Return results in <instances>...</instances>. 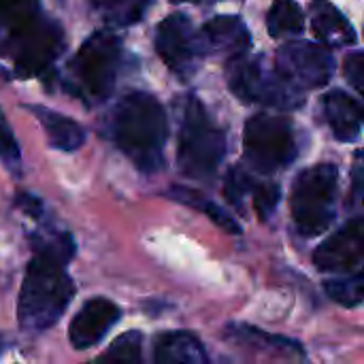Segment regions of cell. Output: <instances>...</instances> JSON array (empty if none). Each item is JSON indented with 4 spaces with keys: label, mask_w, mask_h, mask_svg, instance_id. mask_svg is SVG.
I'll use <instances>...</instances> for the list:
<instances>
[{
    "label": "cell",
    "mask_w": 364,
    "mask_h": 364,
    "mask_svg": "<svg viewBox=\"0 0 364 364\" xmlns=\"http://www.w3.org/2000/svg\"><path fill=\"white\" fill-rule=\"evenodd\" d=\"M34 256L28 262L17 301V322L26 333L51 328L75 296V284L66 271L77 247L68 232H38L30 237Z\"/></svg>",
    "instance_id": "6da1fadb"
},
{
    "label": "cell",
    "mask_w": 364,
    "mask_h": 364,
    "mask_svg": "<svg viewBox=\"0 0 364 364\" xmlns=\"http://www.w3.org/2000/svg\"><path fill=\"white\" fill-rule=\"evenodd\" d=\"M226 81L237 98L271 109H299L305 102V92L290 85L277 70H271L262 55L239 53L228 58Z\"/></svg>",
    "instance_id": "8992f818"
},
{
    "label": "cell",
    "mask_w": 364,
    "mask_h": 364,
    "mask_svg": "<svg viewBox=\"0 0 364 364\" xmlns=\"http://www.w3.org/2000/svg\"><path fill=\"white\" fill-rule=\"evenodd\" d=\"M166 196L173 198V200H177V203H181V205H186V207H192V209H196V211H203V213H205L215 226H220L222 230H226V232H230V235H241L239 222H237L228 211H224L220 205H215L213 200L205 198L200 192H196V190H192V188H183V186H173V188L168 190Z\"/></svg>",
    "instance_id": "d6986e66"
},
{
    "label": "cell",
    "mask_w": 364,
    "mask_h": 364,
    "mask_svg": "<svg viewBox=\"0 0 364 364\" xmlns=\"http://www.w3.org/2000/svg\"><path fill=\"white\" fill-rule=\"evenodd\" d=\"M226 339L245 346V348H254L267 354H275V356H301L305 358V352L301 348L299 341L288 339V337H279V335H271L267 331H260L256 326L250 324H228L226 326Z\"/></svg>",
    "instance_id": "e0dca14e"
},
{
    "label": "cell",
    "mask_w": 364,
    "mask_h": 364,
    "mask_svg": "<svg viewBox=\"0 0 364 364\" xmlns=\"http://www.w3.org/2000/svg\"><path fill=\"white\" fill-rule=\"evenodd\" d=\"M254 179L250 177V173L241 166H232L226 175V183H224V196L226 200L243 213L245 209V196L252 194V188H254Z\"/></svg>",
    "instance_id": "cb8c5ba5"
},
{
    "label": "cell",
    "mask_w": 364,
    "mask_h": 364,
    "mask_svg": "<svg viewBox=\"0 0 364 364\" xmlns=\"http://www.w3.org/2000/svg\"><path fill=\"white\" fill-rule=\"evenodd\" d=\"M363 51H354L348 60H346V66H343V70H346V79L352 83V87L358 92V94H363L364 92V60H363Z\"/></svg>",
    "instance_id": "4316f807"
},
{
    "label": "cell",
    "mask_w": 364,
    "mask_h": 364,
    "mask_svg": "<svg viewBox=\"0 0 364 364\" xmlns=\"http://www.w3.org/2000/svg\"><path fill=\"white\" fill-rule=\"evenodd\" d=\"M324 290H326L328 299L335 301L337 305L354 309L363 303L364 299L363 271H356L352 275L348 273V277H339V279H326Z\"/></svg>",
    "instance_id": "7402d4cb"
},
{
    "label": "cell",
    "mask_w": 364,
    "mask_h": 364,
    "mask_svg": "<svg viewBox=\"0 0 364 364\" xmlns=\"http://www.w3.org/2000/svg\"><path fill=\"white\" fill-rule=\"evenodd\" d=\"M252 196H254V209L258 213L260 220H269L279 200H282V188L273 181H262V183H254L252 188Z\"/></svg>",
    "instance_id": "d4e9b609"
},
{
    "label": "cell",
    "mask_w": 364,
    "mask_h": 364,
    "mask_svg": "<svg viewBox=\"0 0 364 364\" xmlns=\"http://www.w3.org/2000/svg\"><path fill=\"white\" fill-rule=\"evenodd\" d=\"M2 350H4V343H2V337H0V354H2Z\"/></svg>",
    "instance_id": "4dcf8cb0"
},
{
    "label": "cell",
    "mask_w": 364,
    "mask_h": 364,
    "mask_svg": "<svg viewBox=\"0 0 364 364\" xmlns=\"http://www.w3.org/2000/svg\"><path fill=\"white\" fill-rule=\"evenodd\" d=\"M154 360L156 363H186L203 364L207 363V352L203 343L186 331H171L156 337L154 343Z\"/></svg>",
    "instance_id": "ac0fdd59"
},
{
    "label": "cell",
    "mask_w": 364,
    "mask_h": 364,
    "mask_svg": "<svg viewBox=\"0 0 364 364\" xmlns=\"http://www.w3.org/2000/svg\"><path fill=\"white\" fill-rule=\"evenodd\" d=\"M200 38L205 43V49L235 58L239 53H245L252 47V34L245 26V21L237 15H218L209 21H205L200 30Z\"/></svg>",
    "instance_id": "4fadbf2b"
},
{
    "label": "cell",
    "mask_w": 364,
    "mask_h": 364,
    "mask_svg": "<svg viewBox=\"0 0 364 364\" xmlns=\"http://www.w3.org/2000/svg\"><path fill=\"white\" fill-rule=\"evenodd\" d=\"M0 160L6 164H17L19 162V147L15 141V134L6 122V117L0 111Z\"/></svg>",
    "instance_id": "484cf974"
},
{
    "label": "cell",
    "mask_w": 364,
    "mask_h": 364,
    "mask_svg": "<svg viewBox=\"0 0 364 364\" xmlns=\"http://www.w3.org/2000/svg\"><path fill=\"white\" fill-rule=\"evenodd\" d=\"M364 239H363V218L356 215L350 220L341 230L331 235L316 252L314 264L322 273L343 275L363 271Z\"/></svg>",
    "instance_id": "8fae6325"
},
{
    "label": "cell",
    "mask_w": 364,
    "mask_h": 364,
    "mask_svg": "<svg viewBox=\"0 0 364 364\" xmlns=\"http://www.w3.org/2000/svg\"><path fill=\"white\" fill-rule=\"evenodd\" d=\"M122 309L109 299L87 301L68 326V341L75 350H87L98 346L107 333L119 322Z\"/></svg>",
    "instance_id": "7c38bea8"
},
{
    "label": "cell",
    "mask_w": 364,
    "mask_h": 364,
    "mask_svg": "<svg viewBox=\"0 0 364 364\" xmlns=\"http://www.w3.org/2000/svg\"><path fill=\"white\" fill-rule=\"evenodd\" d=\"M322 105L333 134L343 143L358 141L363 132V105L343 90H331Z\"/></svg>",
    "instance_id": "9a60e30c"
},
{
    "label": "cell",
    "mask_w": 364,
    "mask_h": 364,
    "mask_svg": "<svg viewBox=\"0 0 364 364\" xmlns=\"http://www.w3.org/2000/svg\"><path fill=\"white\" fill-rule=\"evenodd\" d=\"M111 136L141 173L151 175L164 166L168 122L164 107L149 92L132 90L117 102Z\"/></svg>",
    "instance_id": "3957f363"
},
{
    "label": "cell",
    "mask_w": 364,
    "mask_h": 364,
    "mask_svg": "<svg viewBox=\"0 0 364 364\" xmlns=\"http://www.w3.org/2000/svg\"><path fill=\"white\" fill-rule=\"evenodd\" d=\"M17 205H19L21 211H26V213H28L30 218H34L36 222H41L43 215H45L41 198L32 196L30 192H19V194H17Z\"/></svg>",
    "instance_id": "83f0119b"
},
{
    "label": "cell",
    "mask_w": 364,
    "mask_h": 364,
    "mask_svg": "<svg viewBox=\"0 0 364 364\" xmlns=\"http://www.w3.org/2000/svg\"><path fill=\"white\" fill-rule=\"evenodd\" d=\"M171 2H194V4H211V2H218V0H171Z\"/></svg>",
    "instance_id": "f546056e"
},
{
    "label": "cell",
    "mask_w": 364,
    "mask_h": 364,
    "mask_svg": "<svg viewBox=\"0 0 364 364\" xmlns=\"http://www.w3.org/2000/svg\"><path fill=\"white\" fill-rule=\"evenodd\" d=\"M275 70L301 92L318 90L333 79L335 58L322 43L288 38V43L277 51Z\"/></svg>",
    "instance_id": "30bf717a"
},
{
    "label": "cell",
    "mask_w": 364,
    "mask_h": 364,
    "mask_svg": "<svg viewBox=\"0 0 364 364\" xmlns=\"http://www.w3.org/2000/svg\"><path fill=\"white\" fill-rule=\"evenodd\" d=\"M226 156V132L218 128L196 96H188L179 128L177 164L186 177L209 181Z\"/></svg>",
    "instance_id": "5b68a950"
},
{
    "label": "cell",
    "mask_w": 364,
    "mask_h": 364,
    "mask_svg": "<svg viewBox=\"0 0 364 364\" xmlns=\"http://www.w3.org/2000/svg\"><path fill=\"white\" fill-rule=\"evenodd\" d=\"M100 360L111 363H141L143 360V335L139 331H130L117 337L111 348L100 356Z\"/></svg>",
    "instance_id": "603a6c76"
},
{
    "label": "cell",
    "mask_w": 364,
    "mask_h": 364,
    "mask_svg": "<svg viewBox=\"0 0 364 364\" xmlns=\"http://www.w3.org/2000/svg\"><path fill=\"white\" fill-rule=\"evenodd\" d=\"M360 151H356V160H354V171H352V196L358 203L363 198V160H360Z\"/></svg>",
    "instance_id": "f1b7e54d"
},
{
    "label": "cell",
    "mask_w": 364,
    "mask_h": 364,
    "mask_svg": "<svg viewBox=\"0 0 364 364\" xmlns=\"http://www.w3.org/2000/svg\"><path fill=\"white\" fill-rule=\"evenodd\" d=\"M156 51L168 70L183 81L198 73L207 53L200 34L183 13H171L160 21L156 30Z\"/></svg>",
    "instance_id": "9c48e42d"
},
{
    "label": "cell",
    "mask_w": 364,
    "mask_h": 364,
    "mask_svg": "<svg viewBox=\"0 0 364 364\" xmlns=\"http://www.w3.org/2000/svg\"><path fill=\"white\" fill-rule=\"evenodd\" d=\"M26 109L38 119V124L43 126L45 134L49 139V145L53 149L75 151L85 143V130L75 119H70L58 111H51L47 107H41V105H28Z\"/></svg>",
    "instance_id": "2e32d148"
},
{
    "label": "cell",
    "mask_w": 364,
    "mask_h": 364,
    "mask_svg": "<svg viewBox=\"0 0 364 364\" xmlns=\"http://www.w3.org/2000/svg\"><path fill=\"white\" fill-rule=\"evenodd\" d=\"M311 32L326 47H346L358 41L350 19L328 0H316L309 6Z\"/></svg>",
    "instance_id": "5bb4252c"
},
{
    "label": "cell",
    "mask_w": 364,
    "mask_h": 364,
    "mask_svg": "<svg viewBox=\"0 0 364 364\" xmlns=\"http://www.w3.org/2000/svg\"><path fill=\"white\" fill-rule=\"evenodd\" d=\"M119 62V36L109 30H98L81 43L75 58L68 62L70 81L64 85L85 105L105 102L115 87Z\"/></svg>",
    "instance_id": "277c9868"
},
{
    "label": "cell",
    "mask_w": 364,
    "mask_h": 364,
    "mask_svg": "<svg viewBox=\"0 0 364 364\" xmlns=\"http://www.w3.org/2000/svg\"><path fill=\"white\" fill-rule=\"evenodd\" d=\"M62 49L64 30L41 0H0V58L11 62L15 77L43 75Z\"/></svg>",
    "instance_id": "7a4b0ae2"
},
{
    "label": "cell",
    "mask_w": 364,
    "mask_h": 364,
    "mask_svg": "<svg viewBox=\"0 0 364 364\" xmlns=\"http://www.w3.org/2000/svg\"><path fill=\"white\" fill-rule=\"evenodd\" d=\"M154 0H90L92 11L111 26L128 28L143 19Z\"/></svg>",
    "instance_id": "44dd1931"
},
{
    "label": "cell",
    "mask_w": 364,
    "mask_h": 364,
    "mask_svg": "<svg viewBox=\"0 0 364 364\" xmlns=\"http://www.w3.org/2000/svg\"><path fill=\"white\" fill-rule=\"evenodd\" d=\"M267 28L273 38H296L305 30V15L296 0H273L267 13Z\"/></svg>",
    "instance_id": "ffe728a7"
},
{
    "label": "cell",
    "mask_w": 364,
    "mask_h": 364,
    "mask_svg": "<svg viewBox=\"0 0 364 364\" xmlns=\"http://www.w3.org/2000/svg\"><path fill=\"white\" fill-rule=\"evenodd\" d=\"M243 147L247 162L267 175L290 166L299 154L292 122L271 113H256L247 119Z\"/></svg>",
    "instance_id": "ba28073f"
},
{
    "label": "cell",
    "mask_w": 364,
    "mask_h": 364,
    "mask_svg": "<svg viewBox=\"0 0 364 364\" xmlns=\"http://www.w3.org/2000/svg\"><path fill=\"white\" fill-rule=\"evenodd\" d=\"M339 168L322 162L305 168L292 188V220L303 237L322 235L335 220Z\"/></svg>",
    "instance_id": "52a82bcc"
}]
</instances>
